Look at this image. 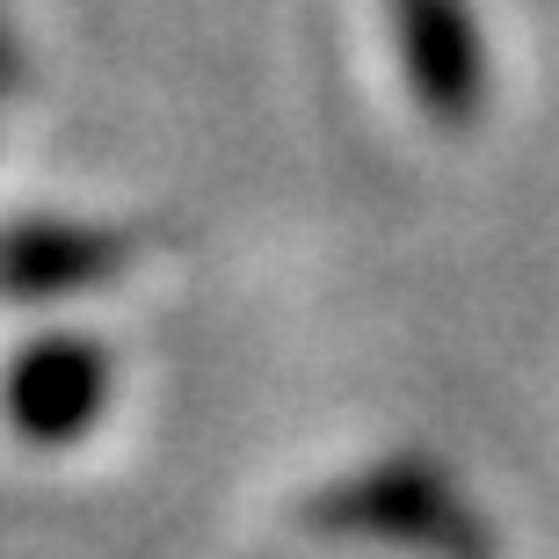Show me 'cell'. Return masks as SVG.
<instances>
[{
	"label": "cell",
	"instance_id": "cell-1",
	"mask_svg": "<svg viewBox=\"0 0 559 559\" xmlns=\"http://www.w3.org/2000/svg\"><path fill=\"white\" fill-rule=\"evenodd\" d=\"M393 8V44L407 66L415 103L443 124H465L487 103V37L465 0H385Z\"/></svg>",
	"mask_w": 559,
	"mask_h": 559
},
{
	"label": "cell",
	"instance_id": "cell-2",
	"mask_svg": "<svg viewBox=\"0 0 559 559\" xmlns=\"http://www.w3.org/2000/svg\"><path fill=\"white\" fill-rule=\"evenodd\" d=\"M109 393V364L95 342H37L8 371V429H22L29 443H66L95 421Z\"/></svg>",
	"mask_w": 559,
	"mask_h": 559
},
{
	"label": "cell",
	"instance_id": "cell-3",
	"mask_svg": "<svg viewBox=\"0 0 559 559\" xmlns=\"http://www.w3.org/2000/svg\"><path fill=\"white\" fill-rule=\"evenodd\" d=\"M131 248L117 233H66V226H37V233H8L0 240V290H66V284H95V276L124 270Z\"/></svg>",
	"mask_w": 559,
	"mask_h": 559
}]
</instances>
